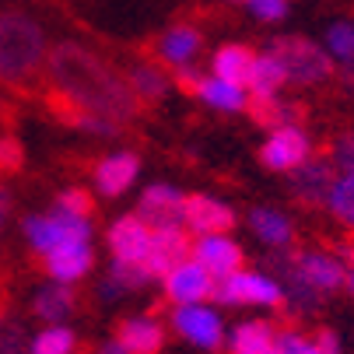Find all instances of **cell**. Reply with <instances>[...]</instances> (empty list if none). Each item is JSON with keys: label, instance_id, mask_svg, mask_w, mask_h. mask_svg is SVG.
Segmentation results:
<instances>
[{"label": "cell", "instance_id": "cb8c5ba5", "mask_svg": "<svg viewBox=\"0 0 354 354\" xmlns=\"http://www.w3.org/2000/svg\"><path fill=\"white\" fill-rule=\"evenodd\" d=\"M274 344H277L274 323H267V319L239 323V326L232 330V340H228L232 354H260V351H267V347H274Z\"/></svg>", "mask_w": 354, "mask_h": 354}, {"label": "cell", "instance_id": "5bb4252c", "mask_svg": "<svg viewBox=\"0 0 354 354\" xmlns=\"http://www.w3.org/2000/svg\"><path fill=\"white\" fill-rule=\"evenodd\" d=\"M270 267H277L281 281H284V301L298 313H316L319 309V291L301 277L295 252H284V257H270Z\"/></svg>", "mask_w": 354, "mask_h": 354}, {"label": "cell", "instance_id": "74e56055", "mask_svg": "<svg viewBox=\"0 0 354 354\" xmlns=\"http://www.w3.org/2000/svg\"><path fill=\"white\" fill-rule=\"evenodd\" d=\"M18 169H21V144L0 140V172H18Z\"/></svg>", "mask_w": 354, "mask_h": 354}, {"label": "cell", "instance_id": "3957f363", "mask_svg": "<svg viewBox=\"0 0 354 354\" xmlns=\"http://www.w3.org/2000/svg\"><path fill=\"white\" fill-rule=\"evenodd\" d=\"M267 53H274L284 64V74L295 84H319V81L333 77V57L326 53V49H319L316 42L301 39V35L270 39Z\"/></svg>", "mask_w": 354, "mask_h": 354}, {"label": "cell", "instance_id": "7a4b0ae2", "mask_svg": "<svg viewBox=\"0 0 354 354\" xmlns=\"http://www.w3.org/2000/svg\"><path fill=\"white\" fill-rule=\"evenodd\" d=\"M46 32L21 11H0V81L28 84L46 67Z\"/></svg>", "mask_w": 354, "mask_h": 354}, {"label": "cell", "instance_id": "52a82bcc", "mask_svg": "<svg viewBox=\"0 0 354 354\" xmlns=\"http://www.w3.org/2000/svg\"><path fill=\"white\" fill-rule=\"evenodd\" d=\"M137 211H140V221H147L155 232L158 228H179L186 221V196L176 186L155 183V186L144 189Z\"/></svg>", "mask_w": 354, "mask_h": 354}, {"label": "cell", "instance_id": "277c9868", "mask_svg": "<svg viewBox=\"0 0 354 354\" xmlns=\"http://www.w3.org/2000/svg\"><path fill=\"white\" fill-rule=\"evenodd\" d=\"M218 301H232V306H284V291L277 281H270L267 274H249V270H235L228 277H214V295Z\"/></svg>", "mask_w": 354, "mask_h": 354}, {"label": "cell", "instance_id": "6da1fadb", "mask_svg": "<svg viewBox=\"0 0 354 354\" xmlns=\"http://www.w3.org/2000/svg\"><path fill=\"white\" fill-rule=\"evenodd\" d=\"M46 81L49 91L64 98L91 116H106L113 123H130L140 113V102L130 88V81L98 53L77 42H60L46 57Z\"/></svg>", "mask_w": 354, "mask_h": 354}, {"label": "cell", "instance_id": "d590c367", "mask_svg": "<svg viewBox=\"0 0 354 354\" xmlns=\"http://www.w3.org/2000/svg\"><path fill=\"white\" fill-rule=\"evenodd\" d=\"M277 354H319V347H316V337L309 340V337L288 330L277 337Z\"/></svg>", "mask_w": 354, "mask_h": 354}, {"label": "cell", "instance_id": "e0dca14e", "mask_svg": "<svg viewBox=\"0 0 354 354\" xmlns=\"http://www.w3.org/2000/svg\"><path fill=\"white\" fill-rule=\"evenodd\" d=\"M116 340L127 354H162L165 347V326L158 319H123L116 330Z\"/></svg>", "mask_w": 354, "mask_h": 354}, {"label": "cell", "instance_id": "8fae6325", "mask_svg": "<svg viewBox=\"0 0 354 354\" xmlns=\"http://www.w3.org/2000/svg\"><path fill=\"white\" fill-rule=\"evenodd\" d=\"M193 260L211 277H228V274L242 270V263H245L242 249L235 242H228L225 235H200V242H193Z\"/></svg>", "mask_w": 354, "mask_h": 354}, {"label": "cell", "instance_id": "2e32d148", "mask_svg": "<svg viewBox=\"0 0 354 354\" xmlns=\"http://www.w3.org/2000/svg\"><path fill=\"white\" fill-rule=\"evenodd\" d=\"M42 267L53 274L60 284H71V281H77L81 274H88V267H91V249H88V242H64V245H57V249L46 252Z\"/></svg>", "mask_w": 354, "mask_h": 354}, {"label": "cell", "instance_id": "8992f818", "mask_svg": "<svg viewBox=\"0 0 354 354\" xmlns=\"http://www.w3.org/2000/svg\"><path fill=\"white\" fill-rule=\"evenodd\" d=\"M260 162L270 172H295L298 165L309 162V137L301 133L298 127H281L274 130L263 147H260Z\"/></svg>", "mask_w": 354, "mask_h": 354}, {"label": "cell", "instance_id": "f35d334b", "mask_svg": "<svg viewBox=\"0 0 354 354\" xmlns=\"http://www.w3.org/2000/svg\"><path fill=\"white\" fill-rule=\"evenodd\" d=\"M340 81H344V88L354 91V64H340Z\"/></svg>", "mask_w": 354, "mask_h": 354}, {"label": "cell", "instance_id": "83f0119b", "mask_svg": "<svg viewBox=\"0 0 354 354\" xmlns=\"http://www.w3.org/2000/svg\"><path fill=\"white\" fill-rule=\"evenodd\" d=\"M288 81L284 74V64L274 57V53H263L257 57V64H252V77H249V88L252 95H277V88Z\"/></svg>", "mask_w": 354, "mask_h": 354}, {"label": "cell", "instance_id": "44dd1931", "mask_svg": "<svg viewBox=\"0 0 354 354\" xmlns=\"http://www.w3.org/2000/svg\"><path fill=\"white\" fill-rule=\"evenodd\" d=\"M252 64H257V53L242 42H228L214 53V77L221 81H232V84H249L252 77Z\"/></svg>", "mask_w": 354, "mask_h": 354}, {"label": "cell", "instance_id": "b9f144b4", "mask_svg": "<svg viewBox=\"0 0 354 354\" xmlns=\"http://www.w3.org/2000/svg\"><path fill=\"white\" fill-rule=\"evenodd\" d=\"M260 354H277V344H274V347H267V351H260Z\"/></svg>", "mask_w": 354, "mask_h": 354}, {"label": "cell", "instance_id": "4316f807", "mask_svg": "<svg viewBox=\"0 0 354 354\" xmlns=\"http://www.w3.org/2000/svg\"><path fill=\"white\" fill-rule=\"evenodd\" d=\"M249 225H252V232H257L263 242L288 249V242H291V221H288L284 214L267 211V207H257V211L249 214Z\"/></svg>", "mask_w": 354, "mask_h": 354}, {"label": "cell", "instance_id": "4dcf8cb0", "mask_svg": "<svg viewBox=\"0 0 354 354\" xmlns=\"http://www.w3.org/2000/svg\"><path fill=\"white\" fill-rule=\"evenodd\" d=\"M77 337L67 326H49L32 340V354H74Z\"/></svg>", "mask_w": 354, "mask_h": 354}, {"label": "cell", "instance_id": "8d00e7d4", "mask_svg": "<svg viewBox=\"0 0 354 354\" xmlns=\"http://www.w3.org/2000/svg\"><path fill=\"white\" fill-rule=\"evenodd\" d=\"M249 8L260 21H281L288 15V0H249Z\"/></svg>", "mask_w": 354, "mask_h": 354}, {"label": "cell", "instance_id": "4fadbf2b", "mask_svg": "<svg viewBox=\"0 0 354 354\" xmlns=\"http://www.w3.org/2000/svg\"><path fill=\"white\" fill-rule=\"evenodd\" d=\"M186 225L196 232V235H225L232 225H235V214L228 204L214 196H186Z\"/></svg>", "mask_w": 354, "mask_h": 354}, {"label": "cell", "instance_id": "484cf974", "mask_svg": "<svg viewBox=\"0 0 354 354\" xmlns=\"http://www.w3.org/2000/svg\"><path fill=\"white\" fill-rule=\"evenodd\" d=\"M25 235H28L32 249L42 252V257L49 249H57V245L67 242V228H64L60 214H53V218H28L25 221Z\"/></svg>", "mask_w": 354, "mask_h": 354}, {"label": "cell", "instance_id": "d6986e66", "mask_svg": "<svg viewBox=\"0 0 354 354\" xmlns=\"http://www.w3.org/2000/svg\"><path fill=\"white\" fill-rule=\"evenodd\" d=\"M137 169H140L137 155L120 151V155H109V158H102L95 165V183H98V189H102L106 196H120L137 179Z\"/></svg>", "mask_w": 354, "mask_h": 354}, {"label": "cell", "instance_id": "7c38bea8", "mask_svg": "<svg viewBox=\"0 0 354 354\" xmlns=\"http://www.w3.org/2000/svg\"><path fill=\"white\" fill-rule=\"evenodd\" d=\"M165 291H169V298L179 301V306H200L204 298L214 295V277L196 260H186L165 277Z\"/></svg>", "mask_w": 354, "mask_h": 354}, {"label": "cell", "instance_id": "60d3db41", "mask_svg": "<svg viewBox=\"0 0 354 354\" xmlns=\"http://www.w3.org/2000/svg\"><path fill=\"white\" fill-rule=\"evenodd\" d=\"M344 288H347V291L354 295V270H347V281H344Z\"/></svg>", "mask_w": 354, "mask_h": 354}, {"label": "cell", "instance_id": "f546056e", "mask_svg": "<svg viewBox=\"0 0 354 354\" xmlns=\"http://www.w3.org/2000/svg\"><path fill=\"white\" fill-rule=\"evenodd\" d=\"M326 207L333 211V218H337L340 225H347V228L354 232V176H340V179H337Z\"/></svg>", "mask_w": 354, "mask_h": 354}, {"label": "cell", "instance_id": "ffe728a7", "mask_svg": "<svg viewBox=\"0 0 354 354\" xmlns=\"http://www.w3.org/2000/svg\"><path fill=\"white\" fill-rule=\"evenodd\" d=\"M155 53L169 67H189V60L200 53V32L189 25H176L155 42Z\"/></svg>", "mask_w": 354, "mask_h": 354}, {"label": "cell", "instance_id": "ac0fdd59", "mask_svg": "<svg viewBox=\"0 0 354 354\" xmlns=\"http://www.w3.org/2000/svg\"><path fill=\"white\" fill-rule=\"evenodd\" d=\"M298 260V270L316 291H337L344 281H347V267L326 252H295Z\"/></svg>", "mask_w": 354, "mask_h": 354}, {"label": "cell", "instance_id": "ee69618b", "mask_svg": "<svg viewBox=\"0 0 354 354\" xmlns=\"http://www.w3.org/2000/svg\"><path fill=\"white\" fill-rule=\"evenodd\" d=\"M245 4H249V0H245Z\"/></svg>", "mask_w": 354, "mask_h": 354}, {"label": "cell", "instance_id": "d4e9b609", "mask_svg": "<svg viewBox=\"0 0 354 354\" xmlns=\"http://www.w3.org/2000/svg\"><path fill=\"white\" fill-rule=\"evenodd\" d=\"M127 81H130V88H133L140 106H158L165 98V91H169V77L155 64H133Z\"/></svg>", "mask_w": 354, "mask_h": 354}, {"label": "cell", "instance_id": "9c48e42d", "mask_svg": "<svg viewBox=\"0 0 354 354\" xmlns=\"http://www.w3.org/2000/svg\"><path fill=\"white\" fill-rule=\"evenodd\" d=\"M172 326L196 347H207V351H221L225 344V330H221V319L204 309V306H179L172 313Z\"/></svg>", "mask_w": 354, "mask_h": 354}, {"label": "cell", "instance_id": "836d02e7", "mask_svg": "<svg viewBox=\"0 0 354 354\" xmlns=\"http://www.w3.org/2000/svg\"><path fill=\"white\" fill-rule=\"evenodd\" d=\"M57 211H64V214H77V218H91L95 214V200H91V193L88 189H64L60 196H57Z\"/></svg>", "mask_w": 354, "mask_h": 354}, {"label": "cell", "instance_id": "7402d4cb", "mask_svg": "<svg viewBox=\"0 0 354 354\" xmlns=\"http://www.w3.org/2000/svg\"><path fill=\"white\" fill-rule=\"evenodd\" d=\"M193 95H196V98H204L207 106H214V109H221V113H242L245 102H249L239 84L221 81V77H200L196 88H193Z\"/></svg>", "mask_w": 354, "mask_h": 354}, {"label": "cell", "instance_id": "7bdbcfd3", "mask_svg": "<svg viewBox=\"0 0 354 354\" xmlns=\"http://www.w3.org/2000/svg\"><path fill=\"white\" fill-rule=\"evenodd\" d=\"M74 354H88V351H74Z\"/></svg>", "mask_w": 354, "mask_h": 354}, {"label": "cell", "instance_id": "1f68e13d", "mask_svg": "<svg viewBox=\"0 0 354 354\" xmlns=\"http://www.w3.org/2000/svg\"><path fill=\"white\" fill-rule=\"evenodd\" d=\"M326 46L330 53L340 60V64H354V25L351 21H337L326 35Z\"/></svg>", "mask_w": 354, "mask_h": 354}, {"label": "cell", "instance_id": "ab89813d", "mask_svg": "<svg viewBox=\"0 0 354 354\" xmlns=\"http://www.w3.org/2000/svg\"><path fill=\"white\" fill-rule=\"evenodd\" d=\"M98 354H127V351L120 347V340H109V344H102V347H98Z\"/></svg>", "mask_w": 354, "mask_h": 354}, {"label": "cell", "instance_id": "ba28073f", "mask_svg": "<svg viewBox=\"0 0 354 354\" xmlns=\"http://www.w3.org/2000/svg\"><path fill=\"white\" fill-rule=\"evenodd\" d=\"M193 252V242L183 228H158L155 239H151V249H147V260H144V270L151 277H169L179 263L189 260Z\"/></svg>", "mask_w": 354, "mask_h": 354}, {"label": "cell", "instance_id": "e575fe53", "mask_svg": "<svg viewBox=\"0 0 354 354\" xmlns=\"http://www.w3.org/2000/svg\"><path fill=\"white\" fill-rule=\"evenodd\" d=\"M330 158L337 162V169H340L344 176H354V130H347V133H340V137H337L333 155H330Z\"/></svg>", "mask_w": 354, "mask_h": 354}, {"label": "cell", "instance_id": "5b68a950", "mask_svg": "<svg viewBox=\"0 0 354 354\" xmlns=\"http://www.w3.org/2000/svg\"><path fill=\"white\" fill-rule=\"evenodd\" d=\"M337 186V162L326 155L309 158L306 165H298L291 172V196L306 207H323L330 204V193Z\"/></svg>", "mask_w": 354, "mask_h": 354}, {"label": "cell", "instance_id": "9a60e30c", "mask_svg": "<svg viewBox=\"0 0 354 354\" xmlns=\"http://www.w3.org/2000/svg\"><path fill=\"white\" fill-rule=\"evenodd\" d=\"M245 113L252 123H260L263 130H281V127H298L301 120H306V109H301L298 102H284V98L277 95H252L245 102Z\"/></svg>", "mask_w": 354, "mask_h": 354}, {"label": "cell", "instance_id": "f1b7e54d", "mask_svg": "<svg viewBox=\"0 0 354 354\" xmlns=\"http://www.w3.org/2000/svg\"><path fill=\"white\" fill-rule=\"evenodd\" d=\"M147 281H151V274L144 270V263H123V260H116L113 270H109V281L102 284V295L133 291V288H144Z\"/></svg>", "mask_w": 354, "mask_h": 354}, {"label": "cell", "instance_id": "d6a6232c", "mask_svg": "<svg viewBox=\"0 0 354 354\" xmlns=\"http://www.w3.org/2000/svg\"><path fill=\"white\" fill-rule=\"evenodd\" d=\"M0 354H32V340L15 319H0Z\"/></svg>", "mask_w": 354, "mask_h": 354}, {"label": "cell", "instance_id": "603a6c76", "mask_svg": "<svg viewBox=\"0 0 354 354\" xmlns=\"http://www.w3.org/2000/svg\"><path fill=\"white\" fill-rule=\"evenodd\" d=\"M74 306H77V291L57 281V284H49V288L39 291V298H35V316H39L42 323H64V319L74 313Z\"/></svg>", "mask_w": 354, "mask_h": 354}, {"label": "cell", "instance_id": "30bf717a", "mask_svg": "<svg viewBox=\"0 0 354 354\" xmlns=\"http://www.w3.org/2000/svg\"><path fill=\"white\" fill-rule=\"evenodd\" d=\"M151 239H155V232H151L147 221L140 218H120L113 228H109V249L113 257L123 260V263H144L147 260V249H151Z\"/></svg>", "mask_w": 354, "mask_h": 354}]
</instances>
